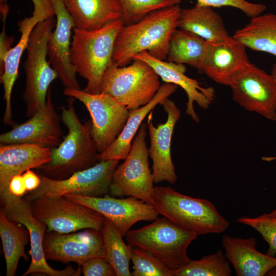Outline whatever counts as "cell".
I'll return each instance as SVG.
<instances>
[{
  "instance_id": "cell-22",
  "label": "cell",
  "mask_w": 276,
  "mask_h": 276,
  "mask_svg": "<svg viewBox=\"0 0 276 276\" xmlns=\"http://www.w3.org/2000/svg\"><path fill=\"white\" fill-rule=\"evenodd\" d=\"M51 148L33 144L0 145V197L10 194L9 185L15 175L49 163Z\"/></svg>"
},
{
  "instance_id": "cell-40",
  "label": "cell",
  "mask_w": 276,
  "mask_h": 276,
  "mask_svg": "<svg viewBox=\"0 0 276 276\" xmlns=\"http://www.w3.org/2000/svg\"><path fill=\"white\" fill-rule=\"evenodd\" d=\"M266 276H276V267L270 270L266 275Z\"/></svg>"
},
{
  "instance_id": "cell-1",
  "label": "cell",
  "mask_w": 276,
  "mask_h": 276,
  "mask_svg": "<svg viewBox=\"0 0 276 276\" xmlns=\"http://www.w3.org/2000/svg\"><path fill=\"white\" fill-rule=\"evenodd\" d=\"M180 10L179 5L160 9L137 22L124 25L116 37L112 63L126 66L134 56L144 51L155 58L166 60L170 38L178 28Z\"/></svg>"
},
{
  "instance_id": "cell-6",
  "label": "cell",
  "mask_w": 276,
  "mask_h": 276,
  "mask_svg": "<svg viewBox=\"0 0 276 276\" xmlns=\"http://www.w3.org/2000/svg\"><path fill=\"white\" fill-rule=\"evenodd\" d=\"M56 24L54 16L39 22L29 38L26 49L27 57L24 63L26 83L22 94L27 117L32 116L45 105L50 84L58 78L47 60L48 40Z\"/></svg>"
},
{
  "instance_id": "cell-13",
  "label": "cell",
  "mask_w": 276,
  "mask_h": 276,
  "mask_svg": "<svg viewBox=\"0 0 276 276\" xmlns=\"http://www.w3.org/2000/svg\"><path fill=\"white\" fill-rule=\"evenodd\" d=\"M233 100L244 109L276 121V80L250 63L231 85Z\"/></svg>"
},
{
  "instance_id": "cell-18",
  "label": "cell",
  "mask_w": 276,
  "mask_h": 276,
  "mask_svg": "<svg viewBox=\"0 0 276 276\" xmlns=\"http://www.w3.org/2000/svg\"><path fill=\"white\" fill-rule=\"evenodd\" d=\"M246 47L233 37L207 41L199 73L215 82L227 86L250 63Z\"/></svg>"
},
{
  "instance_id": "cell-14",
  "label": "cell",
  "mask_w": 276,
  "mask_h": 276,
  "mask_svg": "<svg viewBox=\"0 0 276 276\" xmlns=\"http://www.w3.org/2000/svg\"><path fill=\"white\" fill-rule=\"evenodd\" d=\"M63 196L101 214L110 220L123 237L136 222L155 220L159 215L152 205L132 196L118 198L108 194L98 197L74 194Z\"/></svg>"
},
{
  "instance_id": "cell-5",
  "label": "cell",
  "mask_w": 276,
  "mask_h": 276,
  "mask_svg": "<svg viewBox=\"0 0 276 276\" xmlns=\"http://www.w3.org/2000/svg\"><path fill=\"white\" fill-rule=\"evenodd\" d=\"M197 236L163 216L149 225L130 230L125 237L132 247L151 253L174 270L191 260L188 255V247Z\"/></svg>"
},
{
  "instance_id": "cell-7",
  "label": "cell",
  "mask_w": 276,
  "mask_h": 276,
  "mask_svg": "<svg viewBox=\"0 0 276 276\" xmlns=\"http://www.w3.org/2000/svg\"><path fill=\"white\" fill-rule=\"evenodd\" d=\"M159 77L147 62L134 59L129 65L112 64L104 73L101 93L110 95L129 110L148 104L160 87Z\"/></svg>"
},
{
  "instance_id": "cell-15",
  "label": "cell",
  "mask_w": 276,
  "mask_h": 276,
  "mask_svg": "<svg viewBox=\"0 0 276 276\" xmlns=\"http://www.w3.org/2000/svg\"><path fill=\"white\" fill-rule=\"evenodd\" d=\"M43 248L47 259L64 263L74 262L79 267L90 258L104 257L102 234L93 228L67 234L46 232Z\"/></svg>"
},
{
  "instance_id": "cell-20",
  "label": "cell",
  "mask_w": 276,
  "mask_h": 276,
  "mask_svg": "<svg viewBox=\"0 0 276 276\" xmlns=\"http://www.w3.org/2000/svg\"><path fill=\"white\" fill-rule=\"evenodd\" d=\"M52 1L56 24L48 40L49 61L65 88L80 89L70 58L71 30L74 27L73 19L66 8L64 0Z\"/></svg>"
},
{
  "instance_id": "cell-33",
  "label": "cell",
  "mask_w": 276,
  "mask_h": 276,
  "mask_svg": "<svg viewBox=\"0 0 276 276\" xmlns=\"http://www.w3.org/2000/svg\"><path fill=\"white\" fill-rule=\"evenodd\" d=\"M131 260L133 276H173L169 269L160 259L144 249L132 247Z\"/></svg>"
},
{
  "instance_id": "cell-27",
  "label": "cell",
  "mask_w": 276,
  "mask_h": 276,
  "mask_svg": "<svg viewBox=\"0 0 276 276\" xmlns=\"http://www.w3.org/2000/svg\"><path fill=\"white\" fill-rule=\"evenodd\" d=\"M233 37L246 48L276 57V14H261L251 17Z\"/></svg>"
},
{
  "instance_id": "cell-24",
  "label": "cell",
  "mask_w": 276,
  "mask_h": 276,
  "mask_svg": "<svg viewBox=\"0 0 276 276\" xmlns=\"http://www.w3.org/2000/svg\"><path fill=\"white\" fill-rule=\"evenodd\" d=\"M176 84L165 83L161 85L153 98L146 105L139 108L129 110L126 123L117 139L104 151L98 153V162L108 160H124L128 156L132 145V139L146 116L157 104L163 102L176 90Z\"/></svg>"
},
{
  "instance_id": "cell-11",
  "label": "cell",
  "mask_w": 276,
  "mask_h": 276,
  "mask_svg": "<svg viewBox=\"0 0 276 276\" xmlns=\"http://www.w3.org/2000/svg\"><path fill=\"white\" fill-rule=\"evenodd\" d=\"M33 214L44 223L46 232L67 234L81 229L100 231L104 217L65 196L42 197L31 201Z\"/></svg>"
},
{
  "instance_id": "cell-43",
  "label": "cell",
  "mask_w": 276,
  "mask_h": 276,
  "mask_svg": "<svg viewBox=\"0 0 276 276\" xmlns=\"http://www.w3.org/2000/svg\"><path fill=\"white\" fill-rule=\"evenodd\" d=\"M7 0H0V4H3L7 3Z\"/></svg>"
},
{
  "instance_id": "cell-38",
  "label": "cell",
  "mask_w": 276,
  "mask_h": 276,
  "mask_svg": "<svg viewBox=\"0 0 276 276\" xmlns=\"http://www.w3.org/2000/svg\"><path fill=\"white\" fill-rule=\"evenodd\" d=\"M9 191L12 195L16 197H23L27 193L22 174H18L12 177L9 185Z\"/></svg>"
},
{
  "instance_id": "cell-29",
  "label": "cell",
  "mask_w": 276,
  "mask_h": 276,
  "mask_svg": "<svg viewBox=\"0 0 276 276\" xmlns=\"http://www.w3.org/2000/svg\"><path fill=\"white\" fill-rule=\"evenodd\" d=\"M207 41L199 36L179 29L173 33L169 42L167 61L188 64L198 73L205 53Z\"/></svg>"
},
{
  "instance_id": "cell-9",
  "label": "cell",
  "mask_w": 276,
  "mask_h": 276,
  "mask_svg": "<svg viewBox=\"0 0 276 276\" xmlns=\"http://www.w3.org/2000/svg\"><path fill=\"white\" fill-rule=\"evenodd\" d=\"M119 160L99 162L95 166L77 172L67 178L57 180L38 174L41 183L35 190L27 192L24 198L32 201L42 197H60L74 194L98 197L108 194L113 173Z\"/></svg>"
},
{
  "instance_id": "cell-35",
  "label": "cell",
  "mask_w": 276,
  "mask_h": 276,
  "mask_svg": "<svg viewBox=\"0 0 276 276\" xmlns=\"http://www.w3.org/2000/svg\"><path fill=\"white\" fill-rule=\"evenodd\" d=\"M196 5L212 8L232 7L238 9L249 17L262 14L266 9L264 5L249 2L246 0H196Z\"/></svg>"
},
{
  "instance_id": "cell-41",
  "label": "cell",
  "mask_w": 276,
  "mask_h": 276,
  "mask_svg": "<svg viewBox=\"0 0 276 276\" xmlns=\"http://www.w3.org/2000/svg\"><path fill=\"white\" fill-rule=\"evenodd\" d=\"M271 75L276 80V63L274 64L271 71Z\"/></svg>"
},
{
  "instance_id": "cell-8",
  "label": "cell",
  "mask_w": 276,
  "mask_h": 276,
  "mask_svg": "<svg viewBox=\"0 0 276 276\" xmlns=\"http://www.w3.org/2000/svg\"><path fill=\"white\" fill-rule=\"evenodd\" d=\"M147 128V123L140 126L128 156L113 173L109 193L118 198L134 197L152 205L154 187L148 163Z\"/></svg>"
},
{
  "instance_id": "cell-19",
  "label": "cell",
  "mask_w": 276,
  "mask_h": 276,
  "mask_svg": "<svg viewBox=\"0 0 276 276\" xmlns=\"http://www.w3.org/2000/svg\"><path fill=\"white\" fill-rule=\"evenodd\" d=\"M34 11L31 16L26 17L18 22V31L21 33L17 43L7 53L4 60V70L1 75V82L4 90L5 109L3 119L12 120L11 94L14 83L18 78V67L21 57L27 49L31 34L40 21L55 15L52 0H31Z\"/></svg>"
},
{
  "instance_id": "cell-30",
  "label": "cell",
  "mask_w": 276,
  "mask_h": 276,
  "mask_svg": "<svg viewBox=\"0 0 276 276\" xmlns=\"http://www.w3.org/2000/svg\"><path fill=\"white\" fill-rule=\"evenodd\" d=\"M103 243L104 258L113 268L117 276H131L129 262L132 247L124 242L123 237L107 218L100 229Z\"/></svg>"
},
{
  "instance_id": "cell-39",
  "label": "cell",
  "mask_w": 276,
  "mask_h": 276,
  "mask_svg": "<svg viewBox=\"0 0 276 276\" xmlns=\"http://www.w3.org/2000/svg\"><path fill=\"white\" fill-rule=\"evenodd\" d=\"M27 192L37 189L41 183L38 175L31 169H29L22 174Z\"/></svg>"
},
{
  "instance_id": "cell-2",
  "label": "cell",
  "mask_w": 276,
  "mask_h": 276,
  "mask_svg": "<svg viewBox=\"0 0 276 276\" xmlns=\"http://www.w3.org/2000/svg\"><path fill=\"white\" fill-rule=\"evenodd\" d=\"M74 99L69 97L67 105L61 107V120L67 129V134L57 147L51 149L50 162L36 169L39 174L52 179L67 178L99 162L90 133L91 120L81 123L74 106Z\"/></svg>"
},
{
  "instance_id": "cell-17",
  "label": "cell",
  "mask_w": 276,
  "mask_h": 276,
  "mask_svg": "<svg viewBox=\"0 0 276 276\" xmlns=\"http://www.w3.org/2000/svg\"><path fill=\"white\" fill-rule=\"evenodd\" d=\"M161 105L168 114L166 122L154 126L151 114L147 122L150 140L149 156L152 160L154 182L157 183L167 181L174 184L177 177L171 158V144L174 129L180 118L181 111L175 103L169 98Z\"/></svg>"
},
{
  "instance_id": "cell-16",
  "label": "cell",
  "mask_w": 276,
  "mask_h": 276,
  "mask_svg": "<svg viewBox=\"0 0 276 276\" xmlns=\"http://www.w3.org/2000/svg\"><path fill=\"white\" fill-rule=\"evenodd\" d=\"M60 120L49 88L46 103L26 122L0 135L1 144H33L53 148L62 142Z\"/></svg>"
},
{
  "instance_id": "cell-4",
  "label": "cell",
  "mask_w": 276,
  "mask_h": 276,
  "mask_svg": "<svg viewBox=\"0 0 276 276\" xmlns=\"http://www.w3.org/2000/svg\"><path fill=\"white\" fill-rule=\"evenodd\" d=\"M152 205L159 215L197 235L222 233L229 225L210 201L181 194L169 186L154 187Z\"/></svg>"
},
{
  "instance_id": "cell-26",
  "label": "cell",
  "mask_w": 276,
  "mask_h": 276,
  "mask_svg": "<svg viewBox=\"0 0 276 276\" xmlns=\"http://www.w3.org/2000/svg\"><path fill=\"white\" fill-rule=\"evenodd\" d=\"M178 28L211 42L229 36L221 16L213 8L195 5L181 9Z\"/></svg>"
},
{
  "instance_id": "cell-31",
  "label": "cell",
  "mask_w": 276,
  "mask_h": 276,
  "mask_svg": "<svg viewBox=\"0 0 276 276\" xmlns=\"http://www.w3.org/2000/svg\"><path fill=\"white\" fill-rule=\"evenodd\" d=\"M173 276H230V263L220 249L198 260H191L185 266L173 270Z\"/></svg>"
},
{
  "instance_id": "cell-28",
  "label": "cell",
  "mask_w": 276,
  "mask_h": 276,
  "mask_svg": "<svg viewBox=\"0 0 276 276\" xmlns=\"http://www.w3.org/2000/svg\"><path fill=\"white\" fill-rule=\"evenodd\" d=\"M10 220L0 211V236L5 256L6 276H14L20 258L28 261L25 247L30 238L27 228Z\"/></svg>"
},
{
  "instance_id": "cell-3",
  "label": "cell",
  "mask_w": 276,
  "mask_h": 276,
  "mask_svg": "<svg viewBox=\"0 0 276 276\" xmlns=\"http://www.w3.org/2000/svg\"><path fill=\"white\" fill-rule=\"evenodd\" d=\"M124 25V20L121 18L96 30L74 28L71 62L76 73L87 81L84 91L92 94L101 93L103 76L112 64L116 37Z\"/></svg>"
},
{
  "instance_id": "cell-32",
  "label": "cell",
  "mask_w": 276,
  "mask_h": 276,
  "mask_svg": "<svg viewBox=\"0 0 276 276\" xmlns=\"http://www.w3.org/2000/svg\"><path fill=\"white\" fill-rule=\"evenodd\" d=\"M124 25L139 22L150 13L164 8L179 5L181 0H120Z\"/></svg>"
},
{
  "instance_id": "cell-34",
  "label": "cell",
  "mask_w": 276,
  "mask_h": 276,
  "mask_svg": "<svg viewBox=\"0 0 276 276\" xmlns=\"http://www.w3.org/2000/svg\"><path fill=\"white\" fill-rule=\"evenodd\" d=\"M237 222L249 226L259 233L268 244L266 254L272 257L276 255V217L264 213L256 217H240Z\"/></svg>"
},
{
  "instance_id": "cell-36",
  "label": "cell",
  "mask_w": 276,
  "mask_h": 276,
  "mask_svg": "<svg viewBox=\"0 0 276 276\" xmlns=\"http://www.w3.org/2000/svg\"><path fill=\"white\" fill-rule=\"evenodd\" d=\"M84 276H115L116 272L104 257H96L84 262L81 265Z\"/></svg>"
},
{
  "instance_id": "cell-21",
  "label": "cell",
  "mask_w": 276,
  "mask_h": 276,
  "mask_svg": "<svg viewBox=\"0 0 276 276\" xmlns=\"http://www.w3.org/2000/svg\"><path fill=\"white\" fill-rule=\"evenodd\" d=\"M136 59L149 64L163 81L181 87L188 97L186 113L195 122H199V118L194 108V103H196L204 109L208 108L215 98L213 87H202L196 80L187 76L185 75L187 68L183 64L159 60L151 56L146 51L134 56L132 60Z\"/></svg>"
},
{
  "instance_id": "cell-25",
  "label": "cell",
  "mask_w": 276,
  "mask_h": 276,
  "mask_svg": "<svg viewBox=\"0 0 276 276\" xmlns=\"http://www.w3.org/2000/svg\"><path fill=\"white\" fill-rule=\"evenodd\" d=\"M75 28L93 30L122 18L120 0H64Z\"/></svg>"
},
{
  "instance_id": "cell-10",
  "label": "cell",
  "mask_w": 276,
  "mask_h": 276,
  "mask_svg": "<svg viewBox=\"0 0 276 276\" xmlns=\"http://www.w3.org/2000/svg\"><path fill=\"white\" fill-rule=\"evenodd\" d=\"M64 95L82 102L91 117V136L97 152L109 147L122 131L129 110L110 95L92 94L83 90L65 88Z\"/></svg>"
},
{
  "instance_id": "cell-37",
  "label": "cell",
  "mask_w": 276,
  "mask_h": 276,
  "mask_svg": "<svg viewBox=\"0 0 276 276\" xmlns=\"http://www.w3.org/2000/svg\"><path fill=\"white\" fill-rule=\"evenodd\" d=\"M14 41L13 36H8L5 31V24H3V30L1 34L0 40V74L2 75L4 70V60L5 57L12 48L11 47Z\"/></svg>"
},
{
  "instance_id": "cell-42",
  "label": "cell",
  "mask_w": 276,
  "mask_h": 276,
  "mask_svg": "<svg viewBox=\"0 0 276 276\" xmlns=\"http://www.w3.org/2000/svg\"><path fill=\"white\" fill-rule=\"evenodd\" d=\"M268 214L270 216L276 217V209L274 211H273L272 212H271V213H270Z\"/></svg>"
},
{
  "instance_id": "cell-12",
  "label": "cell",
  "mask_w": 276,
  "mask_h": 276,
  "mask_svg": "<svg viewBox=\"0 0 276 276\" xmlns=\"http://www.w3.org/2000/svg\"><path fill=\"white\" fill-rule=\"evenodd\" d=\"M1 210L11 221L25 226L29 231L31 248L29 254L31 261L28 269L22 274L40 273L50 276H79L82 272L80 267L76 270L69 265L61 270L53 268L47 262L43 248V239L47 225L35 218L31 203L22 197L9 194L0 197Z\"/></svg>"
},
{
  "instance_id": "cell-23",
  "label": "cell",
  "mask_w": 276,
  "mask_h": 276,
  "mask_svg": "<svg viewBox=\"0 0 276 276\" xmlns=\"http://www.w3.org/2000/svg\"><path fill=\"white\" fill-rule=\"evenodd\" d=\"M254 237L242 238L225 235L222 246L225 256L231 263L237 276H264L276 267V258L256 249Z\"/></svg>"
}]
</instances>
